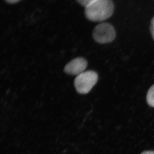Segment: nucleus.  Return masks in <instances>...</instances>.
Here are the masks:
<instances>
[{"mask_svg": "<svg viewBox=\"0 0 154 154\" xmlns=\"http://www.w3.org/2000/svg\"><path fill=\"white\" fill-rule=\"evenodd\" d=\"M98 75L93 70L86 71L78 75L74 82L76 91L81 94H86L91 91L98 80Z\"/></svg>", "mask_w": 154, "mask_h": 154, "instance_id": "2", "label": "nucleus"}, {"mask_svg": "<svg viewBox=\"0 0 154 154\" xmlns=\"http://www.w3.org/2000/svg\"><path fill=\"white\" fill-rule=\"evenodd\" d=\"M88 65V61L84 58H75L67 64L64 68V72L67 74L77 76L85 71Z\"/></svg>", "mask_w": 154, "mask_h": 154, "instance_id": "4", "label": "nucleus"}, {"mask_svg": "<svg viewBox=\"0 0 154 154\" xmlns=\"http://www.w3.org/2000/svg\"><path fill=\"white\" fill-rule=\"evenodd\" d=\"M114 11L111 0H96L85 8L86 18L92 22H100L110 18Z\"/></svg>", "mask_w": 154, "mask_h": 154, "instance_id": "1", "label": "nucleus"}, {"mask_svg": "<svg viewBox=\"0 0 154 154\" xmlns=\"http://www.w3.org/2000/svg\"><path fill=\"white\" fill-rule=\"evenodd\" d=\"M150 29V31L152 36L154 40V17L152 19Z\"/></svg>", "mask_w": 154, "mask_h": 154, "instance_id": "7", "label": "nucleus"}, {"mask_svg": "<svg viewBox=\"0 0 154 154\" xmlns=\"http://www.w3.org/2000/svg\"><path fill=\"white\" fill-rule=\"evenodd\" d=\"M93 37L95 41L100 44H107L113 42L116 33L114 27L109 23H102L95 27L93 31Z\"/></svg>", "mask_w": 154, "mask_h": 154, "instance_id": "3", "label": "nucleus"}, {"mask_svg": "<svg viewBox=\"0 0 154 154\" xmlns=\"http://www.w3.org/2000/svg\"><path fill=\"white\" fill-rule=\"evenodd\" d=\"M146 101L149 106L154 107V85L149 88L148 91Z\"/></svg>", "mask_w": 154, "mask_h": 154, "instance_id": "5", "label": "nucleus"}, {"mask_svg": "<svg viewBox=\"0 0 154 154\" xmlns=\"http://www.w3.org/2000/svg\"><path fill=\"white\" fill-rule=\"evenodd\" d=\"M20 1L21 0H5L6 2L11 4H16Z\"/></svg>", "mask_w": 154, "mask_h": 154, "instance_id": "8", "label": "nucleus"}, {"mask_svg": "<svg viewBox=\"0 0 154 154\" xmlns=\"http://www.w3.org/2000/svg\"><path fill=\"white\" fill-rule=\"evenodd\" d=\"M141 154H154L153 151H146L144 152Z\"/></svg>", "mask_w": 154, "mask_h": 154, "instance_id": "9", "label": "nucleus"}, {"mask_svg": "<svg viewBox=\"0 0 154 154\" xmlns=\"http://www.w3.org/2000/svg\"><path fill=\"white\" fill-rule=\"evenodd\" d=\"M96 0H76L77 2L85 8Z\"/></svg>", "mask_w": 154, "mask_h": 154, "instance_id": "6", "label": "nucleus"}]
</instances>
